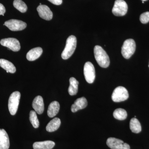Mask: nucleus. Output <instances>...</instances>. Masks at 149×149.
I'll return each instance as SVG.
<instances>
[{
    "label": "nucleus",
    "instance_id": "f257e3e1",
    "mask_svg": "<svg viewBox=\"0 0 149 149\" xmlns=\"http://www.w3.org/2000/svg\"><path fill=\"white\" fill-rule=\"evenodd\" d=\"M94 55L98 64L103 68H107L109 66V57L106 52L100 46H95L94 49Z\"/></svg>",
    "mask_w": 149,
    "mask_h": 149
},
{
    "label": "nucleus",
    "instance_id": "f03ea898",
    "mask_svg": "<svg viewBox=\"0 0 149 149\" xmlns=\"http://www.w3.org/2000/svg\"><path fill=\"white\" fill-rule=\"evenodd\" d=\"M77 45V39L74 35H71L68 38L66 45L61 54L62 58L68 59L74 53Z\"/></svg>",
    "mask_w": 149,
    "mask_h": 149
},
{
    "label": "nucleus",
    "instance_id": "7ed1b4c3",
    "mask_svg": "<svg viewBox=\"0 0 149 149\" xmlns=\"http://www.w3.org/2000/svg\"><path fill=\"white\" fill-rule=\"evenodd\" d=\"M136 49V44L133 39L125 40L121 48V54L125 58L129 59L135 53Z\"/></svg>",
    "mask_w": 149,
    "mask_h": 149
},
{
    "label": "nucleus",
    "instance_id": "20e7f679",
    "mask_svg": "<svg viewBox=\"0 0 149 149\" xmlns=\"http://www.w3.org/2000/svg\"><path fill=\"white\" fill-rule=\"evenodd\" d=\"M20 93L18 91H15L12 93L8 100V109L12 115L16 114L19 104L20 98Z\"/></svg>",
    "mask_w": 149,
    "mask_h": 149
},
{
    "label": "nucleus",
    "instance_id": "39448f33",
    "mask_svg": "<svg viewBox=\"0 0 149 149\" xmlns=\"http://www.w3.org/2000/svg\"><path fill=\"white\" fill-rule=\"evenodd\" d=\"M129 97L128 91L126 88L122 86H119L115 89L112 95V100L115 102L124 101Z\"/></svg>",
    "mask_w": 149,
    "mask_h": 149
},
{
    "label": "nucleus",
    "instance_id": "423d86ee",
    "mask_svg": "<svg viewBox=\"0 0 149 149\" xmlns=\"http://www.w3.org/2000/svg\"><path fill=\"white\" fill-rule=\"evenodd\" d=\"M128 5L123 0H116L113 8L112 13L116 16L125 15L128 11Z\"/></svg>",
    "mask_w": 149,
    "mask_h": 149
},
{
    "label": "nucleus",
    "instance_id": "0eeeda50",
    "mask_svg": "<svg viewBox=\"0 0 149 149\" xmlns=\"http://www.w3.org/2000/svg\"><path fill=\"white\" fill-rule=\"evenodd\" d=\"M84 74L85 79L88 83H93L95 78V68L90 62H87L84 67Z\"/></svg>",
    "mask_w": 149,
    "mask_h": 149
},
{
    "label": "nucleus",
    "instance_id": "6e6552de",
    "mask_svg": "<svg viewBox=\"0 0 149 149\" xmlns=\"http://www.w3.org/2000/svg\"><path fill=\"white\" fill-rule=\"evenodd\" d=\"M1 45L7 47L9 50H11L13 52H17L20 49L19 42L16 39L13 38H6L2 39L0 41Z\"/></svg>",
    "mask_w": 149,
    "mask_h": 149
},
{
    "label": "nucleus",
    "instance_id": "1a4fd4ad",
    "mask_svg": "<svg viewBox=\"0 0 149 149\" xmlns=\"http://www.w3.org/2000/svg\"><path fill=\"white\" fill-rule=\"evenodd\" d=\"M4 24L9 29L13 31H21L27 27V24L25 22L15 19L6 21Z\"/></svg>",
    "mask_w": 149,
    "mask_h": 149
},
{
    "label": "nucleus",
    "instance_id": "9d476101",
    "mask_svg": "<svg viewBox=\"0 0 149 149\" xmlns=\"http://www.w3.org/2000/svg\"><path fill=\"white\" fill-rule=\"evenodd\" d=\"M107 144L111 149H130L128 144L116 138H109L107 140Z\"/></svg>",
    "mask_w": 149,
    "mask_h": 149
},
{
    "label": "nucleus",
    "instance_id": "9b49d317",
    "mask_svg": "<svg viewBox=\"0 0 149 149\" xmlns=\"http://www.w3.org/2000/svg\"><path fill=\"white\" fill-rule=\"evenodd\" d=\"M39 15L41 18L46 20H50L53 17V13L49 7L45 5H41L37 8Z\"/></svg>",
    "mask_w": 149,
    "mask_h": 149
},
{
    "label": "nucleus",
    "instance_id": "f8f14e48",
    "mask_svg": "<svg viewBox=\"0 0 149 149\" xmlns=\"http://www.w3.org/2000/svg\"><path fill=\"white\" fill-rule=\"evenodd\" d=\"M32 107L38 114L43 113L45 109L43 99L42 96H37L35 97L32 102Z\"/></svg>",
    "mask_w": 149,
    "mask_h": 149
},
{
    "label": "nucleus",
    "instance_id": "ddd939ff",
    "mask_svg": "<svg viewBox=\"0 0 149 149\" xmlns=\"http://www.w3.org/2000/svg\"><path fill=\"white\" fill-rule=\"evenodd\" d=\"M88 105V102L85 97L77 99L72 105L71 110L72 112L74 113L79 110L85 108Z\"/></svg>",
    "mask_w": 149,
    "mask_h": 149
},
{
    "label": "nucleus",
    "instance_id": "4468645a",
    "mask_svg": "<svg viewBox=\"0 0 149 149\" xmlns=\"http://www.w3.org/2000/svg\"><path fill=\"white\" fill-rule=\"evenodd\" d=\"M9 139L7 133L3 129H0V149H8Z\"/></svg>",
    "mask_w": 149,
    "mask_h": 149
},
{
    "label": "nucleus",
    "instance_id": "2eb2a0df",
    "mask_svg": "<svg viewBox=\"0 0 149 149\" xmlns=\"http://www.w3.org/2000/svg\"><path fill=\"white\" fill-rule=\"evenodd\" d=\"M43 53L42 48L36 47L30 50L27 54L26 57L29 61H34L39 58Z\"/></svg>",
    "mask_w": 149,
    "mask_h": 149
},
{
    "label": "nucleus",
    "instance_id": "dca6fc26",
    "mask_svg": "<svg viewBox=\"0 0 149 149\" xmlns=\"http://www.w3.org/2000/svg\"><path fill=\"white\" fill-rule=\"evenodd\" d=\"M54 142L50 141L35 142L33 144L34 149H52L55 146Z\"/></svg>",
    "mask_w": 149,
    "mask_h": 149
},
{
    "label": "nucleus",
    "instance_id": "f3484780",
    "mask_svg": "<svg viewBox=\"0 0 149 149\" xmlns=\"http://www.w3.org/2000/svg\"><path fill=\"white\" fill-rule=\"evenodd\" d=\"M0 66L6 70L7 73H14L16 72V68L13 63L4 59H0Z\"/></svg>",
    "mask_w": 149,
    "mask_h": 149
},
{
    "label": "nucleus",
    "instance_id": "a211bd4d",
    "mask_svg": "<svg viewBox=\"0 0 149 149\" xmlns=\"http://www.w3.org/2000/svg\"><path fill=\"white\" fill-rule=\"evenodd\" d=\"M60 109V104L58 102L54 101L52 102L49 105L47 110L48 116L53 118L56 116L58 113Z\"/></svg>",
    "mask_w": 149,
    "mask_h": 149
},
{
    "label": "nucleus",
    "instance_id": "6ab92c4d",
    "mask_svg": "<svg viewBox=\"0 0 149 149\" xmlns=\"http://www.w3.org/2000/svg\"><path fill=\"white\" fill-rule=\"evenodd\" d=\"M69 82L70 85L68 89V93L70 95H75L78 92L79 82L73 77H70Z\"/></svg>",
    "mask_w": 149,
    "mask_h": 149
},
{
    "label": "nucleus",
    "instance_id": "aec40b11",
    "mask_svg": "<svg viewBox=\"0 0 149 149\" xmlns=\"http://www.w3.org/2000/svg\"><path fill=\"white\" fill-rule=\"evenodd\" d=\"M61 123V122L60 119L58 118H55L48 123L46 127V130L48 132H54L57 130L59 128Z\"/></svg>",
    "mask_w": 149,
    "mask_h": 149
},
{
    "label": "nucleus",
    "instance_id": "412c9836",
    "mask_svg": "<svg viewBox=\"0 0 149 149\" xmlns=\"http://www.w3.org/2000/svg\"><path fill=\"white\" fill-rule=\"evenodd\" d=\"M130 128L131 131L135 133H140L142 130L141 123L136 118H133L130 120Z\"/></svg>",
    "mask_w": 149,
    "mask_h": 149
},
{
    "label": "nucleus",
    "instance_id": "4be33fe9",
    "mask_svg": "<svg viewBox=\"0 0 149 149\" xmlns=\"http://www.w3.org/2000/svg\"><path fill=\"white\" fill-rule=\"evenodd\" d=\"M113 116L116 119L119 120H124L127 117V112L123 109H117L113 112Z\"/></svg>",
    "mask_w": 149,
    "mask_h": 149
},
{
    "label": "nucleus",
    "instance_id": "5701e85b",
    "mask_svg": "<svg viewBox=\"0 0 149 149\" xmlns=\"http://www.w3.org/2000/svg\"><path fill=\"white\" fill-rule=\"evenodd\" d=\"M13 4L14 7L20 12L24 13L27 11V6L22 0H14Z\"/></svg>",
    "mask_w": 149,
    "mask_h": 149
},
{
    "label": "nucleus",
    "instance_id": "b1692460",
    "mask_svg": "<svg viewBox=\"0 0 149 149\" xmlns=\"http://www.w3.org/2000/svg\"><path fill=\"white\" fill-rule=\"evenodd\" d=\"M29 120L33 127L35 128H38L40 125V122L37 118L36 111H31L29 113Z\"/></svg>",
    "mask_w": 149,
    "mask_h": 149
},
{
    "label": "nucleus",
    "instance_id": "393cba45",
    "mask_svg": "<svg viewBox=\"0 0 149 149\" xmlns=\"http://www.w3.org/2000/svg\"><path fill=\"white\" fill-rule=\"evenodd\" d=\"M140 21L143 24H146L149 22V12L144 13L141 15L140 17Z\"/></svg>",
    "mask_w": 149,
    "mask_h": 149
},
{
    "label": "nucleus",
    "instance_id": "a878e982",
    "mask_svg": "<svg viewBox=\"0 0 149 149\" xmlns=\"http://www.w3.org/2000/svg\"><path fill=\"white\" fill-rule=\"evenodd\" d=\"M48 1L56 5H60L62 3V0H48Z\"/></svg>",
    "mask_w": 149,
    "mask_h": 149
},
{
    "label": "nucleus",
    "instance_id": "bb28decb",
    "mask_svg": "<svg viewBox=\"0 0 149 149\" xmlns=\"http://www.w3.org/2000/svg\"><path fill=\"white\" fill-rule=\"evenodd\" d=\"M6 8L4 6L0 3V15L4 16V14L6 13Z\"/></svg>",
    "mask_w": 149,
    "mask_h": 149
},
{
    "label": "nucleus",
    "instance_id": "cd10ccee",
    "mask_svg": "<svg viewBox=\"0 0 149 149\" xmlns=\"http://www.w3.org/2000/svg\"><path fill=\"white\" fill-rule=\"evenodd\" d=\"M142 1H147V0H142Z\"/></svg>",
    "mask_w": 149,
    "mask_h": 149
},
{
    "label": "nucleus",
    "instance_id": "c85d7f7f",
    "mask_svg": "<svg viewBox=\"0 0 149 149\" xmlns=\"http://www.w3.org/2000/svg\"><path fill=\"white\" fill-rule=\"evenodd\" d=\"M42 5V3H40V5Z\"/></svg>",
    "mask_w": 149,
    "mask_h": 149
},
{
    "label": "nucleus",
    "instance_id": "c756f323",
    "mask_svg": "<svg viewBox=\"0 0 149 149\" xmlns=\"http://www.w3.org/2000/svg\"></svg>",
    "mask_w": 149,
    "mask_h": 149
}]
</instances>
